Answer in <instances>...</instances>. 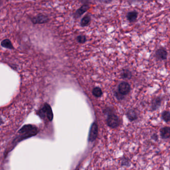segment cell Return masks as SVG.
I'll return each mask as SVG.
<instances>
[{"label":"cell","instance_id":"cell-8","mask_svg":"<svg viewBox=\"0 0 170 170\" xmlns=\"http://www.w3.org/2000/svg\"><path fill=\"white\" fill-rule=\"evenodd\" d=\"M155 56L159 60H165L167 59L168 53L164 48H160L155 53Z\"/></svg>","mask_w":170,"mask_h":170},{"label":"cell","instance_id":"cell-20","mask_svg":"<svg viewBox=\"0 0 170 170\" xmlns=\"http://www.w3.org/2000/svg\"><path fill=\"white\" fill-rule=\"evenodd\" d=\"M114 0H101V1L103 3L105 4H111Z\"/></svg>","mask_w":170,"mask_h":170},{"label":"cell","instance_id":"cell-23","mask_svg":"<svg viewBox=\"0 0 170 170\" xmlns=\"http://www.w3.org/2000/svg\"><path fill=\"white\" fill-rule=\"evenodd\" d=\"M2 0H0V6L2 5Z\"/></svg>","mask_w":170,"mask_h":170},{"label":"cell","instance_id":"cell-14","mask_svg":"<svg viewBox=\"0 0 170 170\" xmlns=\"http://www.w3.org/2000/svg\"><path fill=\"white\" fill-rule=\"evenodd\" d=\"M127 116L130 121H134L137 118V115L135 111L131 109L128 111L127 113Z\"/></svg>","mask_w":170,"mask_h":170},{"label":"cell","instance_id":"cell-18","mask_svg":"<svg viewBox=\"0 0 170 170\" xmlns=\"http://www.w3.org/2000/svg\"><path fill=\"white\" fill-rule=\"evenodd\" d=\"M122 77L124 78H130L132 77L131 72L128 70H124L122 73Z\"/></svg>","mask_w":170,"mask_h":170},{"label":"cell","instance_id":"cell-2","mask_svg":"<svg viewBox=\"0 0 170 170\" xmlns=\"http://www.w3.org/2000/svg\"><path fill=\"white\" fill-rule=\"evenodd\" d=\"M38 114L42 119L47 118L49 121H51L53 119L52 111L49 105L47 103L44 104L43 107L38 111Z\"/></svg>","mask_w":170,"mask_h":170},{"label":"cell","instance_id":"cell-4","mask_svg":"<svg viewBox=\"0 0 170 170\" xmlns=\"http://www.w3.org/2000/svg\"><path fill=\"white\" fill-rule=\"evenodd\" d=\"M130 91V86L126 82H123L120 84L118 88V96L123 97V96L129 93Z\"/></svg>","mask_w":170,"mask_h":170},{"label":"cell","instance_id":"cell-11","mask_svg":"<svg viewBox=\"0 0 170 170\" xmlns=\"http://www.w3.org/2000/svg\"><path fill=\"white\" fill-rule=\"evenodd\" d=\"M160 132L162 139H167L170 138V127H169L162 128L160 129Z\"/></svg>","mask_w":170,"mask_h":170},{"label":"cell","instance_id":"cell-7","mask_svg":"<svg viewBox=\"0 0 170 170\" xmlns=\"http://www.w3.org/2000/svg\"><path fill=\"white\" fill-rule=\"evenodd\" d=\"M162 99L161 97L157 96L153 99L151 101V109L152 111L157 110L161 105Z\"/></svg>","mask_w":170,"mask_h":170},{"label":"cell","instance_id":"cell-10","mask_svg":"<svg viewBox=\"0 0 170 170\" xmlns=\"http://www.w3.org/2000/svg\"><path fill=\"white\" fill-rule=\"evenodd\" d=\"M98 134V126L95 123L93 124L92 127L91 128L89 140L90 141H93L95 139Z\"/></svg>","mask_w":170,"mask_h":170},{"label":"cell","instance_id":"cell-15","mask_svg":"<svg viewBox=\"0 0 170 170\" xmlns=\"http://www.w3.org/2000/svg\"><path fill=\"white\" fill-rule=\"evenodd\" d=\"M76 40L78 43L80 44H84L86 43L87 41V38L86 36L83 34H80L76 37Z\"/></svg>","mask_w":170,"mask_h":170},{"label":"cell","instance_id":"cell-1","mask_svg":"<svg viewBox=\"0 0 170 170\" xmlns=\"http://www.w3.org/2000/svg\"><path fill=\"white\" fill-rule=\"evenodd\" d=\"M38 131V128L36 126L31 124L25 125L18 131L17 136L12 142V144L15 146L22 141L35 136Z\"/></svg>","mask_w":170,"mask_h":170},{"label":"cell","instance_id":"cell-13","mask_svg":"<svg viewBox=\"0 0 170 170\" xmlns=\"http://www.w3.org/2000/svg\"><path fill=\"white\" fill-rule=\"evenodd\" d=\"M1 44L3 48L10 49H14V47L12 44L11 41L9 39H5L3 40L1 43Z\"/></svg>","mask_w":170,"mask_h":170},{"label":"cell","instance_id":"cell-21","mask_svg":"<svg viewBox=\"0 0 170 170\" xmlns=\"http://www.w3.org/2000/svg\"><path fill=\"white\" fill-rule=\"evenodd\" d=\"M79 1L81 3L84 4L88 3L91 0H79Z\"/></svg>","mask_w":170,"mask_h":170},{"label":"cell","instance_id":"cell-6","mask_svg":"<svg viewBox=\"0 0 170 170\" xmlns=\"http://www.w3.org/2000/svg\"><path fill=\"white\" fill-rule=\"evenodd\" d=\"M107 125L109 127L116 128L119 125V120L115 114H109L107 119Z\"/></svg>","mask_w":170,"mask_h":170},{"label":"cell","instance_id":"cell-17","mask_svg":"<svg viewBox=\"0 0 170 170\" xmlns=\"http://www.w3.org/2000/svg\"><path fill=\"white\" fill-rule=\"evenodd\" d=\"M93 95L96 97H100L102 94V91L101 90V89L99 87H95L93 89Z\"/></svg>","mask_w":170,"mask_h":170},{"label":"cell","instance_id":"cell-12","mask_svg":"<svg viewBox=\"0 0 170 170\" xmlns=\"http://www.w3.org/2000/svg\"><path fill=\"white\" fill-rule=\"evenodd\" d=\"M138 13L135 11H132L128 13L126 15V18L130 22H133L136 21L138 17Z\"/></svg>","mask_w":170,"mask_h":170},{"label":"cell","instance_id":"cell-3","mask_svg":"<svg viewBox=\"0 0 170 170\" xmlns=\"http://www.w3.org/2000/svg\"><path fill=\"white\" fill-rule=\"evenodd\" d=\"M31 22L34 25L46 24L49 22V18L48 15L39 14L31 18Z\"/></svg>","mask_w":170,"mask_h":170},{"label":"cell","instance_id":"cell-5","mask_svg":"<svg viewBox=\"0 0 170 170\" xmlns=\"http://www.w3.org/2000/svg\"><path fill=\"white\" fill-rule=\"evenodd\" d=\"M90 8V6L88 3L84 4L75 11L74 14V17L75 19H79L82 15H83L85 13H86Z\"/></svg>","mask_w":170,"mask_h":170},{"label":"cell","instance_id":"cell-9","mask_svg":"<svg viewBox=\"0 0 170 170\" xmlns=\"http://www.w3.org/2000/svg\"><path fill=\"white\" fill-rule=\"evenodd\" d=\"M92 18L89 14L84 15L80 21V26L82 27H86L90 25Z\"/></svg>","mask_w":170,"mask_h":170},{"label":"cell","instance_id":"cell-16","mask_svg":"<svg viewBox=\"0 0 170 170\" xmlns=\"http://www.w3.org/2000/svg\"><path fill=\"white\" fill-rule=\"evenodd\" d=\"M162 117L166 122L170 121V112L168 111H164L162 114Z\"/></svg>","mask_w":170,"mask_h":170},{"label":"cell","instance_id":"cell-22","mask_svg":"<svg viewBox=\"0 0 170 170\" xmlns=\"http://www.w3.org/2000/svg\"><path fill=\"white\" fill-rule=\"evenodd\" d=\"M3 123H4L3 120V119H2V118L1 117V116H0V125H1L2 124H3Z\"/></svg>","mask_w":170,"mask_h":170},{"label":"cell","instance_id":"cell-19","mask_svg":"<svg viewBox=\"0 0 170 170\" xmlns=\"http://www.w3.org/2000/svg\"><path fill=\"white\" fill-rule=\"evenodd\" d=\"M151 137L152 139H153V140H154L155 141H157L158 140V135L156 133L153 134L151 136Z\"/></svg>","mask_w":170,"mask_h":170}]
</instances>
